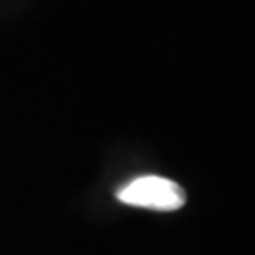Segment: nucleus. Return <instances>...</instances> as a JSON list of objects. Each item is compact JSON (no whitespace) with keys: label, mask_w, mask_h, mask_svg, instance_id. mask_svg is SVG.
I'll return each mask as SVG.
<instances>
[{"label":"nucleus","mask_w":255,"mask_h":255,"mask_svg":"<svg viewBox=\"0 0 255 255\" xmlns=\"http://www.w3.org/2000/svg\"><path fill=\"white\" fill-rule=\"evenodd\" d=\"M118 199L128 206L174 212L185 204V191L172 180L161 176H142L121 187L118 191Z\"/></svg>","instance_id":"obj_1"}]
</instances>
